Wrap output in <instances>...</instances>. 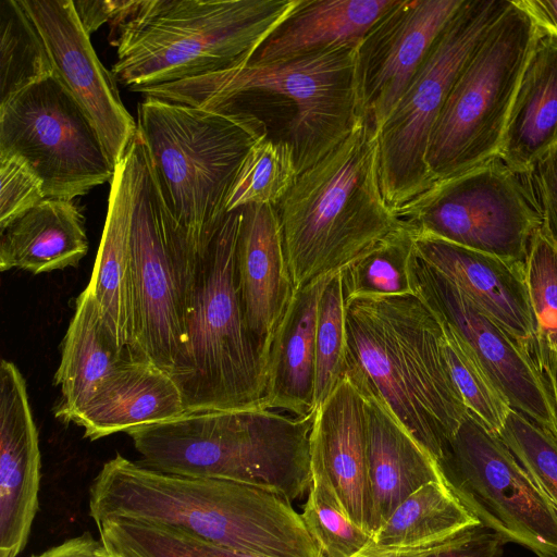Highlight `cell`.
Returning <instances> with one entry per match:
<instances>
[{"mask_svg": "<svg viewBox=\"0 0 557 557\" xmlns=\"http://www.w3.org/2000/svg\"><path fill=\"white\" fill-rule=\"evenodd\" d=\"M95 524L108 518L173 528L262 557H323L292 502L221 479L154 471L116 454L89 490Z\"/></svg>", "mask_w": 557, "mask_h": 557, "instance_id": "obj_1", "label": "cell"}, {"mask_svg": "<svg viewBox=\"0 0 557 557\" xmlns=\"http://www.w3.org/2000/svg\"><path fill=\"white\" fill-rule=\"evenodd\" d=\"M346 374L369 387L436 460L468 414L443 332L416 294L346 300Z\"/></svg>", "mask_w": 557, "mask_h": 557, "instance_id": "obj_2", "label": "cell"}, {"mask_svg": "<svg viewBox=\"0 0 557 557\" xmlns=\"http://www.w3.org/2000/svg\"><path fill=\"white\" fill-rule=\"evenodd\" d=\"M296 289L333 275L406 224L384 199L377 133L360 116L277 206Z\"/></svg>", "mask_w": 557, "mask_h": 557, "instance_id": "obj_3", "label": "cell"}, {"mask_svg": "<svg viewBox=\"0 0 557 557\" xmlns=\"http://www.w3.org/2000/svg\"><path fill=\"white\" fill-rule=\"evenodd\" d=\"M137 135L147 166L197 276L227 214V198L246 154L268 136L247 111L215 112L145 97Z\"/></svg>", "mask_w": 557, "mask_h": 557, "instance_id": "obj_4", "label": "cell"}, {"mask_svg": "<svg viewBox=\"0 0 557 557\" xmlns=\"http://www.w3.org/2000/svg\"><path fill=\"white\" fill-rule=\"evenodd\" d=\"M304 0H133L112 73L132 91L249 62Z\"/></svg>", "mask_w": 557, "mask_h": 557, "instance_id": "obj_5", "label": "cell"}, {"mask_svg": "<svg viewBox=\"0 0 557 557\" xmlns=\"http://www.w3.org/2000/svg\"><path fill=\"white\" fill-rule=\"evenodd\" d=\"M313 420L263 407L199 410L127 434L145 468L250 484L294 502L312 482Z\"/></svg>", "mask_w": 557, "mask_h": 557, "instance_id": "obj_6", "label": "cell"}, {"mask_svg": "<svg viewBox=\"0 0 557 557\" xmlns=\"http://www.w3.org/2000/svg\"><path fill=\"white\" fill-rule=\"evenodd\" d=\"M359 45L331 46L269 63L250 60L137 92L215 112L233 111L258 92L287 98L295 106L287 140L300 174L339 145L362 116L357 75Z\"/></svg>", "mask_w": 557, "mask_h": 557, "instance_id": "obj_7", "label": "cell"}, {"mask_svg": "<svg viewBox=\"0 0 557 557\" xmlns=\"http://www.w3.org/2000/svg\"><path fill=\"white\" fill-rule=\"evenodd\" d=\"M242 209L224 218L201 263L185 339L170 375L186 411L263 407L267 369L247 330L237 284Z\"/></svg>", "mask_w": 557, "mask_h": 557, "instance_id": "obj_8", "label": "cell"}, {"mask_svg": "<svg viewBox=\"0 0 557 557\" xmlns=\"http://www.w3.org/2000/svg\"><path fill=\"white\" fill-rule=\"evenodd\" d=\"M539 36L534 22L510 0L461 70L434 126L426 158L433 184L497 157Z\"/></svg>", "mask_w": 557, "mask_h": 557, "instance_id": "obj_9", "label": "cell"}, {"mask_svg": "<svg viewBox=\"0 0 557 557\" xmlns=\"http://www.w3.org/2000/svg\"><path fill=\"white\" fill-rule=\"evenodd\" d=\"M510 0H463L377 135L381 188L396 212L433 185L432 132L461 70Z\"/></svg>", "mask_w": 557, "mask_h": 557, "instance_id": "obj_10", "label": "cell"}, {"mask_svg": "<svg viewBox=\"0 0 557 557\" xmlns=\"http://www.w3.org/2000/svg\"><path fill=\"white\" fill-rule=\"evenodd\" d=\"M437 466L480 524L539 557H557V512L498 434L468 413Z\"/></svg>", "mask_w": 557, "mask_h": 557, "instance_id": "obj_11", "label": "cell"}, {"mask_svg": "<svg viewBox=\"0 0 557 557\" xmlns=\"http://www.w3.org/2000/svg\"><path fill=\"white\" fill-rule=\"evenodd\" d=\"M395 214L417 233L516 261L542 225L521 174L498 157L434 183Z\"/></svg>", "mask_w": 557, "mask_h": 557, "instance_id": "obj_12", "label": "cell"}, {"mask_svg": "<svg viewBox=\"0 0 557 557\" xmlns=\"http://www.w3.org/2000/svg\"><path fill=\"white\" fill-rule=\"evenodd\" d=\"M0 154L23 159L51 199L74 200L114 173L97 131L55 74L0 103Z\"/></svg>", "mask_w": 557, "mask_h": 557, "instance_id": "obj_13", "label": "cell"}, {"mask_svg": "<svg viewBox=\"0 0 557 557\" xmlns=\"http://www.w3.org/2000/svg\"><path fill=\"white\" fill-rule=\"evenodd\" d=\"M409 273L413 293L459 334L509 406L557 441L556 405L531 351L425 264L416 250Z\"/></svg>", "mask_w": 557, "mask_h": 557, "instance_id": "obj_14", "label": "cell"}, {"mask_svg": "<svg viewBox=\"0 0 557 557\" xmlns=\"http://www.w3.org/2000/svg\"><path fill=\"white\" fill-rule=\"evenodd\" d=\"M131 258L135 359L170 374L184 345V312L166 239L163 202L147 160L134 208Z\"/></svg>", "mask_w": 557, "mask_h": 557, "instance_id": "obj_15", "label": "cell"}, {"mask_svg": "<svg viewBox=\"0 0 557 557\" xmlns=\"http://www.w3.org/2000/svg\"><path fill=\"white\" fill-rule=\"evenodd\" d=\"M463 0H396L358 47L362 116L377 133Z\"/></svg>", "mask_w": 557, "mask_h": 557, "instance_id": "obj_16", "label": "cell"}, {"mask_svg": "<svg viewBox=\"0 0 557 557\" xmlns=\"http://www.w3.org/2000/svg\"><path fill=\"white\" fill-rule=\"evenodd\" d=\"M38 29L54 74L97 131L114 169L137 134L112 72L100 62L73 0H18Z\"/></svg>", "mask_w": 557, "mask_h": 557, "instance_id": "obj_17", "label": "cell"}, {"mask_svg": "<svg viewBox=\"0 0 557 557\" xmlns=\"http://www.w3.org/2000/svg\"><path fill=\"white\" fill-rule=\"evenodd\" d=\"M145 162V149L136 134L114 168L106 223L87 285L111 339L132 360L136 359L131 233Z\"/></svg>", "mask_w": 557, "mask_h": 557, "instance_id": "obj_18", "label": "cell"}, {"mask_svg": "<svg viewBox=\"0 0 557 557\" xmlns=\"http://www.w3.org/2000/svg\"><path fill=\"white\" fill-rule=\"evenodd\" d=\"M38 432L26 382L11 361L0 364V557L25 548L38 510Z\"/></svg>", "mask_w": 557, "mask_h": 557, "instance_id": "obj_19", "label": "cell"}, {"mask_svg": "<svg viewBox=\"0 0 557 557\" xmlns=\"http://www.w3.org/2000/svg\"><path fill=\"white\" fill-rule=\"evenodd\" d=\"M413 233L417 256L458 287L532 355L536 325L524 261L503 259L431 235Z\"/></svg>", "mask_w": 557, "mask_h": 557, "instance_id": "obj_20", "label": "cell"}, {"mask_svg": "<svg viewBox=\"0 0 557 557\" xmlns=\"http://www.w3.org/2000/svg\"><path fill=\"white\" fill-rule=\"evenodd\" d=\"M236 272L244 319L265 369L274 334L293 299L277 207L242 208Z\"/></svg>", "mask_w": 557, "mask_h": 557, "instance_id": "obj_21", "label": "cell"}, {"mask_svg": "<svg viewBox=\"0 0 557 557\" xmlns=\"http://www.w3.org/2000/svg\"><path fill=\"white\" fill-rule=\"evenodd\" d=\"M310 454L346 515L372 534L364 400L347 374L317 408Z\"/></svg>", "mask_w": 557, "mask_h": 557, "instance_id": "obj_22", "label": "cell"}, {"mask_svg": "<svg viewBox=\"0 0 557 557\" xmlns=\"http://www.w3.org/2000/svg\"><path fill=\"white\" fill-rule=\"evenodd\" d=\"M184 412L181 392L166 371L147 361L127 360L104 379L69 422L83 428L84 437L95 441Z\"/></svg>", "mask_w": 557, "mask_h": 557, "instance_id": "obj_23", "label": "cell"}, {"mask_svg": "<svg viewBox=\"0 0 557 557\" xmlns=\"http://www.w3.org/2000/svg\"><path fill=\"white\" fill-rule=\"evenodd\" d=\"M354 383L364 400L373 535L411 493L429 482L443 480L436 460L384 403L366 385Z\"/></svg>", "mask_w": 557, "mask_h": 557, "instance_id": "obj_24", "label": "cell"}, {"mask_svg": "<svg viewBox=\"0 0 557 557\" xmlns=\"http://www.w3.org/2000/svg\"><path fill=\"white\" fill-rule=\"evenodd\" d=\"M327 277L295 290L271 344L263 408L300 418L317 411L315 325Z\"/></svg>", "mask_w": 557, "mask_h": 557, "instance_id": "obj_25", "label": "cell"}, {"mask_svg": "<svg viewBox=\"0 0 557 557\" xmlns=\"http://www.w3.org/2000/svg\"><path fill=\"white\" fill-rule=\"evenodd\" d=\"M557 146V37L540 30L521 75L497 157L529 171Z\"/></svg>", "mask_w": 557, "mask_h": 557, "instance_id": "obj_26", "label": "cell"}, {"mask_svg": "<svg viewBox=\"0 0 557 557\" xmlns=\"http://www.w3.org/2000/svg\"><path fill=\"white\" fill-rule=\"evenodd\" d=\"M88 251L85 218L73 200L46 198L0 230V270L48 273L76 267Z\"/></svg>", "mask_w": 557, "mask_h": 557, "instance_id": "obj_27", "label": "cell"}, {"mask_svg": "<svg viewBox=\"0 0 557 557\" xmlns=\"http://www.w3.org/2000/svg\"><path fill=\"white\" fill-rule=\"evenodd\" d=\"M396 0H304L251 59L282 61L336 45H359Z\"/></svg>", "mask_w": 557, "mask_h": 557, "instance_id": "obj_28", "label": "cell"}, {"mask_svg": "<svg viewBox=\"0 0 557 557\" xmlns=\"http://www.w3.org/2000/svg\"><path fill=\"white\" fill-rule=\"evenodd\" d=\"M132 360L117 349L101 320L95 298L86 286L62 341L54 384L61 400L54 414L64 422L91 398L104 379L122 362Z\"/></svg>", "mask_w": 557, "mask_h": 557, "instance_id": "obj_29", "label": "cell"}, {"mask_svg": "<svg viewBox=\"0 0 557 557\" xmlns=\"http://www.w3.org/2000/svg\"><path fill=\"white\" fill-rule=\"evenodd\" d=\"M480 524L442 481L429 482L405 498L373 534L384 549H421Z\"/></svg>", "mask_w": 557, "mask_h": 557, "instance_id": "obj_30", "label": "cell"}, {"mask_svg": "<svg viewBox=\"0 0 557 557\" xmlns=\"http://www.w3.org/2000/svg\"><path fill=\"white\" fill-rule=\"evenodd\" d=\"M96 525L110 557H262L158 524L108 518Z\"/></svg>", "mask_w": 557, "mask_h": 557, "instance_id": "obj_31", "label": "cell"}, {"mask_svg": "<svg viewBox=\"0 0 557 557\" xmlns=\"http://www.w3.org/2000/svg\"><path fill=\"white\" fill-rule=\"evenodd\" d=\"M54 74L44 40L18 0H0V103Z\"/></svg>", "mask_w": 557, "mask_h": 557, "instance_id": "obj_32", "label": "cell"}, {"mask_svg": "<svg viewBox=\"0 0 557 557\" xmlns=\"http://www.w3.org/2000/svg\"><path fill=\"white\" fill-rule=\"evenodd\" d=\"M298 175L289 141L263 137L240 164L227 198V213L250 205L277 207Z\"/></svg>", "mask_w": 557, "mask_h": 557, "instance_id": "obj_33", "label": "cell"}, {"mask_svg": "<svg viewBox=\"0 0 557 557\" xmlns=\"http://www.w3.org/2000/svg\"><path fill=\"white\" fill-rule=\"evenodd\" d=\"M413 253L414 233L406 224L341 271L346 300L357 296L414 294L409 273Z\"/></svg>", "mask_w": 557, "mask_h": 557, "instance_id": "obj_34", "label": "cell"}, {"mask_svg": "<svg viewBox=\"0 0 557 557\" xmlns=\"http://www.w3.org/2000/svg\"><path fill=\"white\" fill-rule=\"evenodd\" d=\"M311 486L301 518L323 557H352L372 542V534L344 511L331 483L311 466Z\"/></svg>", "mask_w": 557, "mask_h": 557, "instance_id": "obj_35", "label": "cell"}, {"mask_svg": "<svg viewBox=\"0 0 557 557\" xmlns=\"http://www.w3.org/2000/svg\"><path fill=\"white\" fill-rule=\"evenodd\" d=\"M347 369L346 296L341 271L322 288L315 325V407L343 380Z\"/></svg>", "mask_w": 557, "mask_h": 557, "instance_id": "obj_36", "label": "cell"}, {"mask_svg": "<svg viewBox=\"0 0 557 557\" xmlns=\"http://www.w3.org/2000/svg\"><path fill=\"white\" fill-rule=\"evenodd\" d=\"M434 315L442 327L443 349L451 377L468 413L486 429L498 434L511 407L459 334L445 320Z\"/></svg>", "mask_w": 557, "mask_h": 557, "instance_id": "obj_37", "label": "cell"}, {"mask_svg": "<svg viewBox=\"0 0 557 557\" xmlns=\"http://www.w3.org/2000/svg\"><path fill=\"white\" fill-rule=\"evenodd\" d=\"M524 270L536 342L557 356V243L542 225L529 245Z\"/></svg>", "mask_w": 557, "mask_h": 557, "instance_id": "obj_38", "label": "cell"}, {"mask_svg": "<svg viewBox=\"0 0 557 557\" xmlns=\"http://www.w3.org/2000/svg\"><path fill=\"white\" fill-rule=\"evenodd\" d=\"M498 436L557 512V441L512 408Z\"/></svg>", "mask_w": 557, "mask_h": 557, "instance_id": "obj_39", "label": "cell"}, {"mask_svg": "<svg viewBox=\"0 0 557 557\" xmlns=\"http://www.w3.org/2000/svg\"><path fill=\"white\" fill-rule=\"evenodd\" d=\"M46 199L41 180L20 157L0 154V230Z\"/></svg>", "mask_w": 557, "mask_h": 557, "instance_id": "obj_40", "label": "cell"}, {"mask_svg": "<svg viewBox=\"0 0 557 557\" xmlns=\"http://www.w3.org/2000/svg\"><path fill=\"white\" fill-rule=\"evenodd\" d=\"M521 176L542 226L557 243V146Z\"/></svg>", "mask_w": 557, "mask_h": 557, "instance_id": "obj_41", "label": "cell"}, {"mask_svg": "<svg viewBox=\"0 0 557 557\" xmlns=\"http://www.w3.org/2000/svg\"><path fill=\"white\" fill-rule=\"evenodd\" d=\"M505 544L498 533L476 524L424 549L417 557H505Z\"/></svg>", "mask_w": 557, "mask_h": 557, "instance_id": "obj_42", "label": "cell"}, {"mask_svg": "<svg viewBox=\"0 0 557 557\" xmlns=\"http://www.w3.org/2000/svg\"><path fill=\"white\" fill-rule=\"evenodd\" d=\"M133 0H77L73 1L79 22L88 35L104 23L114 24L124 16Z\"/></svg>", "mask_w": 557, "mask_h": 557, "instance_id": "obj_43", "label": "cell"}, {"mask_svg": "<svg viewBox=\"0 0 557 557\" xmlns=\"http://www.w3.org/2000/svg\"><path fill=\"white\" fill-rule=\"evenodd\" d=\"M30 557H108V553L100 540L84 533Z\"/></svg>", "mask_w": 557, "mask_h": 557, "instance_id": "obj_44", "label": "cell"}, {"mask_svg": "<svg viewBox=\"0 0 557 557\" xmlns=\"http://www.w3.org/2000/svg\"><path fill=\"white\" fill-rule=\"evenodd\" d=\"M525 12L537 28L557 37V0H511Z\"/></svg>", "mask_w": 557, "mask_h": 557, "instance_id": "obj_45", "label": "cell"}, {"mask_svg": "<svg viewBox=\"0 0 557 557\" xmlns=\"http://www.w3.org/2000/svg\"><path fill=\"white\" fill-rule=\"evenodd\" d=\"M532 357L540 367L557 409V356L546 346L536 343Z\"/></svg>", "mask_w": 557, "mask_h": 557, "instance_id": "obj_46", "label": "cell"}, {"mask_svg": "<svg viewBox=\"0 0 557 557\" xmlns=\"http://www.w3.org/2000/svg\"><path fill=\"white\" fill-rule=\"evenodd\" d=\"M431 547V546H430ZM429 548V547H426ZM426 548L421 549H384L379 548L372 544V542L360 550L358 554L352 557H417L421 552Z\"/></svg>", "mask_w": 557, "mask_h": 557, "instance_id": "obj_47", "label": "cell"}, {"mask_svg": "<svg viewBox=\"0 0 557 557\" xmlns=\"http://www.w3.org/2000/svg\"><path fill=\"white\" fill-rule=\"evenodd\" d=\"M108 557H110V556L108 555Z\"/></svg>", "mask_w": 557, "mask_h": 557, "instance_id": "obj_48", "label": "cell"}]
</instances>
